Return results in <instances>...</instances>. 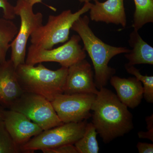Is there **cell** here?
Segmentation results:
<instances>
[{"instance_id": "5bb4252c", "label": "cell", "mask_w": 153, "mask_h": 153, "mask_svg": "<svg viewBox=\"0 0 153 153\" xmlns=\"http://www.w3.org/2000/svg\"><path fill=\"white\" fill-rule=\"evenodd\" d=\"M109 81L118 98L128 108H134L140 104L143 97V88L135 77L121 78L113 75Z\"/></svg>"}, {"instance_id": "d6986e66", "label": "cell", "mask_w": 153, "mask_h": 153, "mask_svg": "<svg viewBox=\"0 0 153 153\" xmlns=\"http://www.w3.org/2000/svg\"><path fill=\"white\" fill-rule=\"evenodd\" d=\"M125 68L127 72L134 75L141 82L143 88V97L146 101L149 103L153 102V76L143 75L138 69L134 66L126 64Z\"/></svg>"}, {"instance_id": "e0dca14e", "label": "cell", "mask_w": 153, "mask_h": 153, "mask_svg": "<svg viewBox=\"0 0 153 153\" xmlns=\"http://www.w3.org/2000/svg\"><path fill=\"white\" fill-rule=\"evenodd\" d=\"M135 10L132 27L138 31L144 25L153 22V0H134Z\"/></svg>"}, {"instance_id": "2e32d148", "label": "cell", "mask_w": 153, "mask_h": 153, "mask_svg": "<svg viewBox=\"0 0 153 153\" xmlns=\"http://www.w3.org/2000/svg\"><path fill=\"white\" fill-rule=\"evenodd\" d=\"M19 29L10 20L0 19V64L6 60V56L11 44L17 36Z\"/></svg>"}, {"instance_id": "30bf717a", "label": "cell", "mask_w": 153, "mask_h": 153, "mask_svg": "<svg viewBox=\"0 0 153 153\" xmlns=\"http://www.w3.org/2000/svg\"><path fill=\"white\" fill-rule=\"evenodd\" d=\"M96 86L91 65L83 59L68 67L63 94H96Z\"/></svg>"}, {"instance_id": "277c9868", "label": "cell", "mask_w": 153, "mask_h": 153, "mask_svg": "<svg viewBox=\"0 0 153 153\" xmlns=\"http://www.w3.org/2000/svg\"><path fill=\"white\" fill-rule=\"evenodd\" d=\"M91 4L90 2L84 3L83 7L74 13L68 10L57 16L50 15L47 24L39 27L30 36L31 44L49 49L56 44L67 42L72 25L89 11Z\"/></svg>"}, {"instance_id": "603a6c76", "label": "cell", "mask_w": 153, "mask_h": 153, "mask_svg": "<svg viewBox=\"0 0 153 153\" xmlns=\"http://www.w3.org/2000/svg\"><path fill=\"white\" fill-rule=\"evenodd\" d=\"M137 149L140 153H153V144L139 142L137 146Z\"/></svg>"}, {"instance_id": "52a82bcc", "label": "cell", "mask_w": 153, "mask_h": 153, "mask_svg": "<svg viewBox=\"0 0 153 153\" xmlns=\"http://www.w3.org/2000/svg\"><path fill=\"white\" fill-rule=\"evenodd\" d=\"M80 41L78 35H74L62 46L49 49L31 44L25 63L35 66L43 62H56L61 66L68 68L86 57L85 51L79 44Z\"/></svg>"}, {"instance_id": "ffe728a7", "label": "cell", "mask_w": 153, "mask_h": 153, "mask_svg": "<svg viewBox=\"0 0 153 153\" xmlns=\"http://www.w3.org/2000/svg\"><path fill=\"white\" fill-rule=\"evenodd\" d=\"M22 152L20 147L11 136L3 120H0V153Z\"/></svg>"}, {"instance_id": "7402d4cb", "label": "cell", "mask_w": 153, "mask_h": 153, "mask_svg": "<svg viewBox=\"0 0 153 153\" xmlns=\"http://www.w3.org/2000/svg\"><path fill=\"white\" fill-rule=\"evenodd\" d=\"M0 8L3 10V18L10 20L15 19L16 15L14 12V7L7 0H0Z\"/></svg>"}, {"instance_id": "4fadbf2b", "label": "cell", "mask_w": 153, "mask_h": 153, "mask_svg": "<svg viewBox=\"0 0 153 153\" xmlns=\"http://www.w3.org/2000/svg\"><path fill=\"white\" fill-rule=\"evenodd\" d=\"M94 2V4L91 3L89 10L91 21L120 25L125 27L127 19L124 0H107L104 2L96 0Z\"/></svg>"}, {"instance_id": "6da1fadb", "label": "cell", "mask_w": 153, "mask_h": 153, "mask_svg": "<svg viewBox=\"0 0 153 153\" xmlns=\"http://www.w3.org/2000/svg\"><path fill=\"white\" fill-rule=\"evenodd\" d=\"M92 123L105 143L122 137L134 128L133 115L111 91L98 90L91 107Z\"/></svg>"}, {"instance_id": "5b68a950", "label": "cell", "mask_w": 153, "mask_h": 153, "mask_svg": "<svg viewBox=\"0 0 153 153\" xmlns=\"http://www.w3.org/2000/svg\"><path fill=\"white\" fill-rule=\"evenodd\" d=\"M87 120L79 122L63 123L33 137L20 147L22 152L53 149L66 144H74L84 134Z\"/></svg>"}, {"instance_id": "d4e9b609", "label": "cell", "mask_w": 153, "mask_h": 153, "mask_svg": "<svg viewBox=\"0 0 153 153\" xmlns=\"http://www.w3.org/2000/svg\"><path fill=\"white\" fill-rule=\"evenodd\" d=\"M42 0H29L30 3H31V4L33 6L37 4V3H42ZM79 1L81 3H85L88 2H91V1H95L96 0H79Z\"/></svg>"}, {"instance_id": "8992f818", "label": "cell", "mask_w": 153, "mask_h": 153, "mask_svg": "<svg viewBox=\"0 0 153 153\" xmlns=\"http://www.w3.org/2000/svg\"><path fill=\"white\" fill-rule=\"evenodd\" d=\"M33 6L29 0H17L14 7L15 15L21 19L19 32L11 44L10 60L16 68L25 63L28 39L35 30L43 25V14L35 13Z\"/></svg>"}, {"instance_id": "7a4b0ae2", "label": "cell", "mask_w": 153, "mask_h": 153, "mask_svg": "<svg viewBox=\"0 0 153 153\" xmlns=\"http://www.w3.org/2000/svg\"><path fill=\"white\" fill-rule=\"evenodd\" d=\"M89 22L88 16H81L74 22L71 29L81 38L83 49L91 59L94 70V82L99 90L106 86L115 73V69L108 66L110 60L116 55L128 53L130 49L105 44L94 33L89 27Z\"/></svg>"}, {"instance_id": "7c38bea8", "label": "cell", "mask_w": 153, "mask_h": 153, "mask_svg": "<svg viewBox=\"0 0 153 153\" xmlns=\"http://www.w3.org/2000/svg\"><path fill=\"white\" fill-rule=\"evenodd\" d=\"M13 63L10 59L0 64V106L10 108L24 93Z\"/></svg>"}, {"instance_id": "cb8c5ba5", "label": "cell", "mask_w": 153, "mask_h": 153, "mask_svg": "<svg viewBox=\"0 0 153 153\" xmlns=\"http://www.w3.org/2000/svg\"><path fill=\"white\" fill-rule=\"evenodd\" d=\"M138 135L140 138L147 139L153 141V131H140Z\"/></svg>"}, {"instance_id": "ba28073f", "label": "cell", "mask_w": 153, "mask_h": 153, "mask_svg": "<svg viewBox=\"0 0 153 153\" xmlns=\"http://www.w3.org/2000/svg\"><path fill=\"white\" fill-rule=\"evenodd\" d=\"M9 109L25 115L43 131L63 123L58 117L51 102L38 94L24 92Z\"/></svg>"}, {"instance_id": "9c48e42d", "label": "cell", "mask_w": 153, "mask_h": 153, "mask_svg": "<svg viewBox=\"0 0 153 153\" xmlns=\"http://www.w3.org/2000/svg\"><path fill=\"white\" fill-rule=\"evenodd\" d=\"M96 94H61L51 103L58 117L63 123H77L91 117L90 111Z\"/></svg>"}, {"instance_id": "ac0fdd59", "label": "cell", "mask_w": 153, "mask_h": 153, "mask_svg": "<svg viewBox=\"0 0 153 153\" xmlns=\"http://www.w3.org/2000/svg\"><path fill=\"white\" fill-rule=\"evenodd\" d=\"M97 134L93 123H88L84 134L74 144L78 153H98L100 148L97 139Z\"/></svg>"}, {"instance_id": "44dd1931", "label": "cell", "mask_w": 153, "mask_h": 153, "mask_svg": "<svg viewBox=\"0 0 153 153\" xmlns=\"http://www.w3.org/2000/svg\"><path fill=\"white\" fill-rule=\"evenodd\" d=\"M44 153H78L76 147L73 144H66L41 150Z\"/></svg>"}, {"instance_id": "8fae6325", "label": "cell", "mask_w": 153, "mask_h": 153, "mask_svg": "<svg viewBox=\"0 0 153 153\" xmlns=\"http://www.w3.org/2000/svg\"><path fill=\"white\" fill-rule=\"evenodd\" d=\"M3 120L11 136L20 147L43 131L25 115L12 110H4Z\"/></svg>"}, {"instance_id": "9a60e30c", "label": "cell", "mask_w": 153, "mask_h": 153, "mask_svg": "<svg viewBox=\"0 0 153 153\" xmlns=\"http://www.w3.org/2000/svg\"><path fill=\"white\" fill-rule=\"evenodd\" d=\"M128 41L132 49L125 54V57L128 60L127 64L131 66L137 64L153 65V47L143 40L138 31L134 30L131 33Z\"/></svg>"}, {"instance_id": "3957f363", "label": "cell", "mask_w": 153, "mask_h": 153, "mask_svg": "<svg viewBox=\"0 0 153 153\" xmlns=\"http://www.w3.org/2000/svg\"><path fill=\"white\" fill-rule=\"evenodd\" d=\"M68 69L61 66L53 71L41 63L36 66L25 63L17 66L16 72L24 92L41 96L52 102L57 96L63 93Z\"/></svg>"}, {"instance_id": "484cf974", "label": "cell", "mask_w": 153, "mask_h": 153, "mask_svg": "<svg viewBox=\"0 0 153 153\" xmlns=\"http://www.w3.org/2000/svg\"><path fill=\"white\" fill-rule=\"evenodd\" d=\"M4 110L3 107L0 106V120H3L4 117Z\"/></svg>"}]
</instances>
